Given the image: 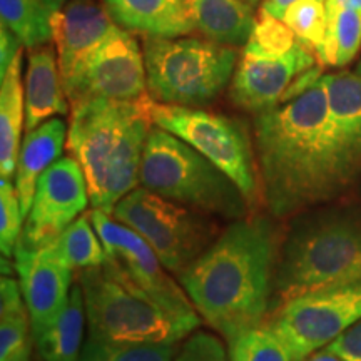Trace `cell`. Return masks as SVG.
<instances>
[{"mask_svg": "<svg viewBox=\"0 0 361 361\" xmlns=\"http://www.w3.org/2000/svg\"><path fill=\"white\" fill-rule=\"evenodd\" d=\"M247 2H250L252 7H258V6H259V2H261V0H247Z\"/></svg>", "mask_w": 361, "mask_h": 361, "instance_id": "obj_39", "label": "cell"}, {"mask_svg": "<svg viewBox=\"0 0 361 361\" xmlns=\"http://www.w3.org/2000/svg\"><path fill=\"white\" fill-rule=\"evenodd\" d=\"M0 79V176L2 179H12L16 178L20 134L25 124L22 52Z\"/></svg>", "mask_w": 361, "mask_h": 361, "instance_id": "obj_22", "label": "cell"}, {"mask_svg": "<svg viewBox=\"0 0 361 361\" xmlns=\"http://www.w3.org/2000/svg\"><path fill=\"white\" fill-rule=\"evenodd\" d=\"M69 102L102 97L134 101L147 94L144 52L134 34L117 27L64 82Z\"/></svg>", "mask_w": 361, "mask_h": 361, "instance_id": "obj_12", "label": "cell"}, {"mask_svg": "<svg viewBox=\"0 0 361 361\" xmlns=\"http://www.w3.org/2000/svg\"><path fill=\"white\" fill-rule=\"evenodd\" d=\"M151 96L134 101L90 97L71 104L67 151L84 171L90 206L111 214L141 183L147 135L154 128Z\"/></svg>", "mask_w": 361, "mask_h": 361, "instance_id": "obj_3", "label": "cell"}, {"mask_svg": "<svg viewBox=\"0 0 361 361\" xmlns=\"http://www.w3.org/2000/svg\"><path fill=\"white\" fill-rule=\"evenodd\" d=\"M360 319L361 281H353L298 296L271 313L264 324L284 343L293 361H300L326 348Z\"/></svg>", "mask_w": 361, "mask_h": 361, "instance_id": "obj_11", "label": "cell"}, {"mask_svg": "<svg viewBox=\"0 0 361 361\" xmlns=\"http://www.w3.org/2000/svg\"><path fill=\"white\" fill-rule=\"evenodd\" d=\"M117 27L107 7L96 0H69L66 4L52 24L62 82L75 74Z\"/></svg>", "mask_w": 361, "mask_h": 361, "instance_id": "obj_16", "label": "cell"}, {"mask_svg": "<svg viewBox=\"0 0 361 361\" xmlns=\"http://www.w3.org/2000/svg\"><path fill=\"white\" fill-rule=\"evenodd\" d=\"M52 251L69 268L78 273L80 269L97 268L106 264L107 252L94 228L90 214L85 213L72 223L51 245Z\"/></svg>", "mask_w": 361, "mask_h": 361, "instance_id": "obj_26", "label": "cell"}, {"mask_svg": "<svg viewBox=\"0 0 361 361\" xmlns=\"http://www.w3.org/2000/svg\"><path fill=\"white\" fill-rule=\"evenodd\" d=\"M326 40L318 56V62L331 67L350 66L361 49V11L343 8L326 12Z\"/></svg>", "mask_w": 361, "mask_h": 361, "instance_id": "obj_27", "label": "cell"}, {"mask_svg": "<svg viewBox=\"0 0 361 361\" xmlns=\"http://www.w3.org/2000/svg\"><path fill=\"white\" fill-rule=\"evenodd\" d=\"M89 214L107 252L104 266L129 290L152 301L164 313L197 326L200 313L183 286L169 276L168 268L156 251L137 233L111 214L94 207Z\"/></svg>", "mask_w": 361, "mask_h": 361, "instance_id": "obj_10", "label": "cell"}, {"mask_svg": "<svg viewBox=\"0 0 361 361\" xmlns=\"http://www.w3.org/2000/svg\"><path fill=\"white\" fill-rule=\"evenodd\" d=\"M147 94L159 104L202 107L231 85L238 52L197 37H144Z\"/></svg>", "mask_w": 361, "mask_h": 361, "instance_id": "obj_6", "label": "cell"}, {"mask_svg": "<svg viewBox=\"0 0 361 361\" xmlns=\"http://www.w3.org/2000/svg\"><path fill=\"white\" fill-rule=\"evenodd\" d=\"M178 343H112L87 338L79 361H174Z\"/></svg>", "mask_w": 361, "mask_h": 361, "instance_id": "obj_28", "label": "cell"}, {"mask_svg": "<svg viewBox=\"0 0 361 361\" xmlns=\"http://www.w3.org/2000/svg\"><path fill=\"white\" fill-rule=\"evenodd\" d=\"M141 184L171 201L214 218L236 221L251 206L234 180L178 135L154 124L147 135Z\"/></svg>", "mask_w": 361, "mask_h": 361, "instance_id": "obj_5", "label": "cell"}, {"mask_svg": "<svg viewBox=\"0 0 361 361\" xmlns=\"http://www.w3.org/2000/svg\"><path fill=\"white\" fill-rule=\"evenodd\" d=\"M174 361H228V353L216 336L196 333L183 343Z\"/></svg>", "mask_w": 361, "mask_h": 361, "instance_id": "obj_33", "label": "cell"}, {"mask_svg": "<svg viewBox=\"0 0 361 361\" xmlns=\"http://www.w3.org/2000/svg\"><path fill=\"white\" fill-rule=\"evenodd\" d=\"M89 338L112 343H179L197 326L179 322L129 290L106 266L78 271Z\"/></svg>", "mask_w": 361, "mask_h": 361, "instance_id": "obj_7", "label": "cell"}, {"mask_svg": "<svg viewBox=\"0 0 361 361\" xmlns=\"http://www.w3.org/2000/svg\"><path fill=\"white\" fill-rule=\"evenodd\" d=\"M194 30L213 42L245 47L256 25L247 0H184Z\"/></svg>", "mask_w": 361, "mask_h": 361, "instance_id": "obj_21", "label": "cell"}, {"mask_svg": "<svg viewBox=\"0 0 361 361\" xmlns=\"http://www.w3.org/2000/svg\"><path fill=\"white\" fill-rule=\"evenodd\" d=\"M114 22L142 37H180L194 32L184 0H106Z\"/></svg>", "mask_w": 361, "mask_h": 361, "instance_id": "obj_19", "label": "cell"}, {"mask_svg": "<svg viewBox=\"0 0 361 361\" xmlns=\"http://www.w3.org/2000/svg\"><path fill=\"white\" fill-rule=\"evenodd\" d=\"M356 74H358V75H361V61H360V64H358V67H356Z\"/></svg>", "mask_w": 361, "mask_h": 361, "instance_id": "obj_40", "label": "cell"}, {"mask_svg": "<svg viewBox=\"0 0 361 361\" xmlns=\"http://www.w3.org/2000/svg\"><path fill=\"white\" fill-rule=\"evenodd\" d=\"M300 42L296 34L284 24L283 19L261 11L250 40L243 52L258 57H283Z\"/></svg>", "mask_w": 361, "mask_h": 361, "instance_id": "obj_30", "label": "cell"}, {"mask_svg": "<svg viewBox=\"0 0 361 361\" xmlns=\"http://www.w3.org/2000/svg\"><path fill=\"white\" fill-rule=\"evenodd\" d=\"M329 114L338 142L355 176L361 173V75L351 72L323 74Z\"/></svg>", "mask_w": 361, "mask_h": 361, "instance_id": "obj_20", "label": "cell"}, {"mask_svg": "<svg viewBox=\"0 0 361 361\" xmlns=\"http://www.w3.org/2000/svg\"><path fill=\"white\" fill-rule=\"evenodd\" d=\"M231 361H293L290 351L268 324L243 333L229 343Z\"/></svg>", "mask_w": 361, "mask_h": 361, "instance_id": "obj_31", "label": "cell"}, {"mask_svg": "<svg viewBox=\"0 0 361 361\" xmlns=\"http://www.w3.org/2000/svg\"><path fill=\"white\" fill-rule=\"evenodd\" d=\"M25 216L22 211L16 184L12 179H0V250L2 258L13 259L24 229Z\"/></svg>", "mask_w": 361, "mask_h": 361, "instance_id": "obj_32", "label": "cell"}, {"mask_svg": "<svg viewBox=\"0 0 361 361\" xmlns=\"http://www.w3.org/2000/svg\"><path fill=\"white\" fill-rule=\"evenodd\" d=\"M89 204L82 168L72 156L61 157L39 178L17 250H40L51 245L85 214Z\"/></svg>", "mask_w": 361, "mask_h": 361, "instance_id": "obj_13", "label": "cell"}, {"mask_svg": "<svg viewBox=\"0 0 361 361\" xmlns=\"http://www.w3.org/2000/svg\"><path fill=\"white\" fill-rule=\"evenodd\" d=\"M152 121L161 129L178 135L228 174L251 207L259 204L263 196L255 141L245 123L200 107L171 106L156 101L152 104Z\"/></svg>", "mask_w": 361, "mask_h": 361, "instance_id": "obj_9", "label": "cell"}, {"mask_svg": "<svg viewBox=\"0 0 361 361\" xmlns=\"http://www.w3.org/2000/svg\"><path fill=\"white\" fill-rule=\"evenodd\" d=\"M353 281H361V211L298 214L279 247L271 313L310 291Z\"/></svg>", "mask_w": 361, "mask_h": 361, "instance_id": "obj_4", "label": "cell"}, {"mask_svg": "<svg viewBox=\"0 0 361 361\" xmlns=\"http://www.w3.org/2000/svg\"><path fill=\"white\" fill-rule=\"evenodd\" d=\"M67 128L61 117H52L25 134L20 144L16 171V189L27 218L32 206L39 178L61 159L67 146Z\"/></svg>", "mask_w": 361, "mask_h": 361, "instance_id": "obj_18", "label": "cell"}, {"mask_svg": "<svg viewBox=\"0 0 361 361\" xmlns=\"http://www.w3.org/2000/svg\"><path fill=\"white\" fill-rule=\"evenodd\" d=\"M316 62L313 49L301 40L283 57L243 52L229 85V99L239 109L255 114L273 109L291 97L296 84L314 69Z\"/></svg>", "mask_w": 361, "mask_h": 361, "instance_id": "obj_14", "label": "cell"}, {"mask_svg": "<svg viewBox=\"0 0 361 361\" xmlns=\"http://www.w3.org/2000/svg\"><path fill=\"white\" fill-rule=\"evenodd\" d=\"M281 19L296 34L298 40L313 49L318 57L328 30L326 6L323 0H300L284 11Z\"/></svg>", "mask_w": 361, "mask_h": 361, "instance_id": "obj_29", "label": "cell"}, {"mask_svg": "<svg viewBox=\"0 0 361 361\" xmlns=\"http://www.w3.org/2000/svg\"><path fill=\"white\" fill-rule=\"evenodd\" d=\"M22 52V42L6 24L0 25V75L7 72L16 57Z\"/></svg>", "mask_w": 361, "mask_h": 361, "instance_id": "obj_35", "label": "cell"}, {"mask_svg": "<svg viewBox=\"0 0 361 361\" xmlns=\"http://www.w3.org/2000/svg\"><path fill=\"white\" fill-rule=\"evenodd\" d=\"M326 12H336L343 8H353V11H361V0H324Z\"/></svg>", "mask_w": 361, "mask_h": 361, "instance_id": "obj_37", "label": "cell"}, {"mask_svg": "<svg viewBox=\"0 0 361 361\" xmlns=\"http://www.w3.org/2000/svg\"><path fill=\"white\" fill-rule=\"evenodd\" d=\"M67 0H0L2 24L27 49H37L54 39V19Z\"/></svg>", "mask_w": 361, "mask_h": 361, "instance_id": "obj_25", "label": "cell"}, {"mask_svg": "<svg viewBox=\"0 0 361 361\" xmlns=\"http://www.w3.org/2000/svg\"><path fill=\"white\" fill-rule=\"evenodd\" d=\"M261 196L273 218L333 201L356 179L338 142L322 78L252 123Z\"/></svg>", "mask_w": 361, "mask_h": 361, "instance_id": "obj_1", "label": "cell"}, {"mask_svg": "<svg viewBox=\"0 0 361 361\" xmlns=\"http://www.w3.org/2000/svg\"><path fill=\"white\" fill-rule=\"evenodd\" d=\"M271 218L250 214L233 221L178 274L201 318L228 343L264 324L271 314L283 241Z\"/></svg>", "mask_w": 361, "mask_h": 361, "instance_id": "obj_2", "label": "cell"}, {"mask_svg": "<svg viewBox=\"0 0 361 361\" xmlns=\"http://www.w3.org/2000/svg\"><path fill=\"white\" fill-rule=\"evenodd\" d=\"M147 243L171 273L192 264L219 236L214 216L171 201L147 188H135L111 213Z\"/></svg>", "mask_w": 361, "mask_h": 361, "instance_id": "obj_8", "label": "cell"}, {"mask_svg": "<svg viewBox=\"0 0 361 361\" xmlns=\"http://www.w3.org/2000/svg\"><path fill=\"white\" fill-rule=\"evenodd\" d=\"M24 94L27 133L52 117L66 116L69 112V97L59 69L57 51L51 45L30 49Z\"/></svg>", "mask_w": 361, "mask_h": 361, "instance_id": "obj_17", "label": "cell"}, {"mask_svg": "<svg viewBox=\"0 0 361 361\" xmlns=\"http://www.w3.org/2000/svg\"><path fill=\"white\" fill-rule=\"evenodd\" d=\"M346 361H361V319L326 346Z\"/></svg>", "mask_w": 361, "mask_h": 361, "instance_id": "obj_34", "label": "cell"}, {"mask_svg": "<svg viewBox=\"0 0 361 361\" xmlns=\"http://www.w3.org/2000/svg\"><path fill=\"white\" fill-rule=\"evenodd\" d=\"M300 361H346L345 358H341L340 355L333 353L331 350L328 348H322L318 351H314V353H311L306 356V358L300 360Z\"/></svg>", "mask_w": 361, "mask_h": 361, "instance_id": "obj_38", "label": "cell"}, {"mask_svg": "<svg viewBox=\"0 0 361 361\" xmlns=\"http://www.w3.org/2000/svg\"><path fill=\"white\" fill-rule=\"evenodd\" d=\"M87 323L82 288L72 284L69 301L57 318L34 336V345L44 361H79Z\"/></svg>", "mask_w": 361, "mask_h": 361, "instance_id": "obj_23", "label": "cell"}, {"mask_svg": "<svg viewBox=\"0 0 361 361\" xmlns=\"http://www.w3.org/2000/svg\"><path fill=\"white\" fill-rule=\"evenodd\" d=\"M16 271L32 324V336L47 328L64 310L72 290V271L51 246L17 250Z\"/></svg>", "mask_w": 361, "mask_h": 361, "instance_id": "obj_15", "label": "cell"}, {"mask_svg": "<svg viewBox=\"0 0 361 361\" xmlns=\"http://www.w3.org/2000/svg\"><path fill=\"white\" fill-rule=\"evenodd\" d=\"M32 324L20 284L12 276L0 279V361H30Z\"/></svg>", "mask_w": 361, "mask_h": 361, "instance_id": "obj_24", "label": "cell"}, {"mask_svg": "<svg viewBox=\"0 0 361 361\" xmlns=\"http://www.w3.org/2000/svg\"><path fill=\"white\" fill-rule=\"evenodd\" d=\"M296 2H300V0H263V4H261V11L269 13V16L273 17H278V19H281L284 11Z\"/></svg>", "mask_w": 361, "mask_h": 361, "instance_id": "obj_36", "label": "cell"}]
</instances>
